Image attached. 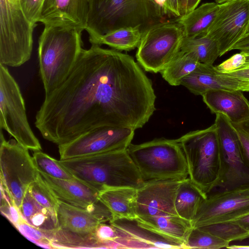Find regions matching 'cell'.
<instances>
[{
    "label": "cell",
    "instance_id": "1",
    "mask_svg": "<svg viewBox=\"0 0 249 249\" xmlns=\"http://www.w3.org/2000/svg\"><path fill=\"white\" fill-rule=\"evenodd\" d=\"M151 80L130 55L91 44L71 71L45 96L35 125L58 145L104 125L136 130L156 110Z\"/></svg>",
    "mask_w": 249,
    "mask_h": 249
},
{
    "label": "cell",
    "instance_id": "2",
    "mask_svg": "<svg viewBox=\"0 0 249 249\" xmlns=\"http://www.w3.org/2000/svg\"><path fill=\"white\" fill-rule=\"evenodd\" d=\"M58 161L76 179L98 191L112 187L138 188L145 182L127 149Z\"/></svg>",
    "mask_w": 249,
    "mask_h": 249
},
{
    "label": "cell",
    "instance_id": "3",
    "mask_svg": "<svg viewBox=\"0 0 249 249\" xmlns=\"http://www.w3.org/2000/svg\"><path fill=\"white\" fill-rule=\"evenodd\" d=\"M83 31L71 27L44 25L37 53L45 96L62 84L74 67L83 49Z\"/></svg>",
    "mask_w": 249,
    "mask_h": 249
},
{
    "label": "cell",
    "instance_id": "4",
    "mask_svg": "<svg viewBox=\"0 0 249 249\" xmlns=\"http://www.w3.org/2000/svg\"><path fill=\"white\" fill-rule=\"evenodd\" d=\"M177 140L185 156L189 178L208 196L218 186L222 174L220 143L214 124L189 132Z\"/></svg>",
    "mask_w": 249,
    "mask_h": 249
},
{
    "label": "cell",
    "instance_id": "5",
    "mask_svg": "<svg viewBox=\"0 0 249 249\" xmlns=\"http://www.w3.org/2000/svg\"><path fill=\"white\" fill-rule=\"evenodd\" d=\"M127 152L144 181L178 179L189 176L184 152L177 139H155L130 143Z\"/></svg>",
    "mask_w": 249,
    "mask_h": 249
},
{
    "label": "cell",
    "instance_id": "6",
    "mask_svg": "<svg viewBox=\"0 0 249 249\" xmlns=\"http://www.w3.org/2000/svg\"><path fill=\"white\" fill-rule=\"evenodd\" d=\"M157 22L143 0H91L86 31L91 43L122 27L140 26L143 31Z\"/></svg>",
    "mask_w": 249,
    "mask_h": 249
},
{
    "label": "cell",
    "instance_id": "7",
    "mask_svg": "<svg viewBox=\"0 0 249 249\" xmlns=\"http://www.w3.org/2000/svg\"><path fill=\"white\" fill-rule=\"evenodd\" d=\"M36 27L26 17L20 0H0V64L17 67L30 59Z\"/></svg>",
    "mask_w": 249,
    "mask_h": 249
},
{
    "label": "cell",
    "instance_id": "8",
    "mask_svg": "<svg viewBox=\"0 0 249 249\" xmlns=\"http://www.w3.org/2000/svg\"><path fill=\"white\" fill-rule=\"evenodd\" d=\"M0 126L29 150L41 145L29 124L20 88L7 66L0 64Z\"/></svg>",
    "mask_w": 249,
    "mask_h": 249
},
{
    "label": "cell",
    "instance_id": "9",
    "mask_svg": "<svg viewBox=\"0 0 249 249\" xmlns=\"http://www.w3.org/2000/svg\"><path fill=\"white\" fill-rule=\"evenodd\" d=\"M184 37L176 21L158 22L145 29L137 47L136 57L145 71L160 72L180 51Z\"/></svg>",
    "mask_w": 249,
    "mask_h": 249
},
{
    "label": "cell",
    "instance_id": "10",
    "mask_svg": "<svg viewBox=\"0 0 249 249\" xmlns=\"http://www.w3.org/2000/svg\"><path fill=\"white\" fill-rule=\"evenodd\" d=\"M28 150L15 139L6 141L0 129V184L18 208L30 186L39 175Z\"/></svg>",
    "mask_w": 249,
    "mask_h": 249
},
{
    "label": "cell",
    "instance_id": "11",
    "mask_svg": "<svg viewBox=\"0 0 249 249\" xmlns=\"http://www.w3.org/2000/svg\"><path fill=\"white\" fill-rule=\"evenodd\" d=\"M214 122L222 160V174L216 191L249 187V165L245 160L238 135L231 122L222 113Z\"/></svg>",
    "mask_w": 249,
    "mask_h": 249
},
{
    "label": "cell",
    "instance_id": "12",
    "mask_svg": "<svg viewBox=\"0 0 249 249\" xmlns=\"http://www.w3.org/2000/svg\"><path fill=\"white\" fill-rule=\"evenodd\" d=\"M135 130L104 125L94 128L67 143L58 145L60 160L127 149Z\"/></svg>",
    "mask_w": 249,
    "mask_h": 249
},
{
    "label": "cell",
    "instance_id": "13",
    "mask_svg": "<svg viewBox=\"0 0 249 249\" xmlns=\"http://www.w3.org/2000/svg\"><path fill=\"white\" fill-rule=\"evenodd\" d=\"M249 214V187L215 191L202 202L193 228L232 221Z\"/></svg>",
    "mask_w": 249,
    "mask_h": 249
},
{
    "label": "cell",
    "instance_id": "14",
    "mask_svg": "<svg viewBox=\"0 0 249 249\" xmlns=\"http://www.w3.org/2000/svg\"><path fill=\"white\" fill-rule=\"evenodd\" d=\"M249 25V0H231L220 4L207 33L217 43L219 56L232 50L246 35Z\"/></svg>",
    "mask_w": 249,
    "mask_h": 249
},
{
    "label": "cell",
    "instance_id": "15",
    "mask_svg": "<svg viewBox=\"0 0 249 249\" xmlns=\"http://www.w3.org/2000/svg\"><path fill=\"white\" fill-rule=\"evenodd\" d=\"M183 180L145 181L137 188L136 210L138 217L178 216L175 208V198Z\"/></svg>",
    "mask_w": 249,
    "mask_h": 249
},
{
    "label": "cell",
    "instance_id": "16",
    "mask_svg": "<svg viewBox=\"0 0 249 249\" xmlns=\"http://www.w3.org/2000/svg\"><path fill=\"white\" fill-rule=\"evenodd\" d=\"M118 232L117 249H184L183 242L140 225L137 220L111 219Z\"/></svg>",
    "mask_w": 249,
    "mask_h": 249
},
{
    "label": "cell",
    "instance_id": "17",
    "mask_svg": "<svg viewBox=\"0 0 249 249\" xmlns=\"http://www.w3.org/2000/svg\"><path fill=\"white\" fill-rule=\"evenodd\" d=\"M56 216L58 228L79 234L92 233L100 224L112 218L111 213L100 201L82 208L58 200Z\"/></svg>",
    "mask_w": 249,
    "mask_h": 249
},
{
    "label": "cell",
    "instance_id": "18",
    "mask_svg": "<svg viewBox=\"0 0 249 249\" xmlns=\"http://www.w3.org/2000/svg\"><path fill=\"white\" fill-rule=\"evenodd\" d=\"M90 4L91 0H44L38 22L86 30Z\"/></svg>",
    "mask_w": 249,
    "mask_h": 249
},
{
    "label": "cell",
    "instance_id": "19",
    "mask_svg": "<svg viewBox=\"0 0 249 249\" xmlns=\"http://www.w3.org/2000/svg\"><path fill=\"white\" fill-rule=\"evenodd\" d=\"M202 96L212 113L224 114L231 123H239L249 119V101L241 90L213 89Z\"/></svg>",
    "mask_w": 249,
    "mask_h": 249
},
{
    "label": "cell",
    "instance_id": "20",
    "mask_svg": "<svg viewBox=\"0 0 249 249\" xmlns=\"http://www.w3.org/2000/svg\"><path fill=\"white\" fill-rule=\"evenodd\" d=\"M39 173L60 201L82 208H88L99 201V191L77 179H58L41 172Z\"/></svg>",
    "mask_w": 249,
    "mask_h": 249
},
{
    "label": "cell",
    "instance_id": "21",
    "mask_svg": "<svg viewBox=\"0 0 249 249\" xmlns=\"http://www.w3.org/2000/svg\"><path fill=\"white\" fill-rule=\"evenodd\" d=\"M180 85L193 94L201 96L213 89L239 90L233 78L219 71L213 64L201 63L181 80Z\"/></svg>",
    "mask_w": 249,
    "mask_h": 249
},
{
    "label": "cell",
    "instance_id": "22",
    "mask_svg": "<svg viewBox=\"0 0 249 249\" xmlns=\"http://www.w3.org/2000/svg\"><path fill=\"white\" fill-rule=\"evenodd\" d=\"M137 188L131 187H106L100 190L98 200L112 215V219H135Z\"/></svg>",
    "mask_w": 249,
    "mask_h": 249
},
{
    "label": "cell",
    "instance_id": "23",
    "mask_svg": "<svg viewBox=\"0 0 249 249\" xmlns=\"http://www.w3.org/2000/svg\"><path fill=\"white\" fill-rule=\"evenodd\" d=\"M220 4L207 2L175 20L182 29L184 37H194L207 34L219 9Z\"/></svg>",
    "mask_w": 249,
    "mask_h": 249
},
{
    "label": "cell",
    "instance_id": "24",
    "mask_svg": "<svg viewBox=\"0 0 249 249\" xmlns=\"http://www.w3.org/2000/svg\"><path fill=\"white\" fill-rule=\"evenodd\" d=\"M136 219L140 225L184 244L193 228L191 222L178 216H147Z\"/></svg>",
    "mask_w": 249,
    "mask_h": 249
},
{
    "label": "cell",
    "instance_id": "25",
    "mask_svg": "<svg viewBox=\"0 0 249 249\" xmlns=\"http://www.w3.org/2000/svg\"><path fill=\"white\" fill-rule=\"evenodd\" d=\"M207 196L189 178L183 179L175 198V208L178 216L192 223L199 206Z\"/></svg>",
    "mask_w": 249,
    "mask_h": 249
},
{
    "label": "cell",
    "instance_id": "26",
    "mask_svg": "<svg viewBox=\"0 0 249 249\" xmlns=\"http://www.w3.org/2000/svg\"><path fill=\"white\" fill-rule=\"evenodd\" d=\"M19 209L24 219L36 228L53 231L59 228L56 215L40 205L29 190Z\"/></svg>",
    "mask_w": 249,
    "mask_h": 249
},
{
    "label": "cell",
    "instance_id": "27",
    "mask_svg": "<svg viewBox=\"0 0 249 249\" xmlns=\"http://www.w3.org/2000/svg\"><path fill=\"white\" fill-rule=\"evenodd\" d=\"M142 32L140 26L122 27L99 37L90 43L106 45L117 51H129L138 47Z\"/></svg>",
    "mask_w": 249,
    "mask_h": 249
},
{
    "label": "cell",
    "instance_id": "28",
    "mask_svg": "<svg viewBox=\"0 0 249 249\" xmlns=\"http://www.w3.org/2000/svg\"><path fill=\"white\" fill-rule=\"evenodd\" d=\"M180 50L192 54L199 62L213 64L219 56L216 41L207 34L194 37H184Z\"/></svg>",
    "mask_w": 249,
    "mask_h": 249
},
{
    "label": "cell",
    "instance_id": "29",
    "mask_svg": "<svg viewBox=\"0 0 249 249\" xmlns=\"http://www.w3.org/2000/svg\"><path fill=\"white\" fill-rule=\"evenodd\" d=\"M199 63L192 54L180 50L160 73L168 84L177 86L180 85L181 80L193 72Z\"/></svg>",
    "mask_w": 249,
    "mask_h": 249
},
{
    "label": "cell",
    "instance_id": "30",
    "mask_svg": "<svg viewBox=\"0 0 249 249\" xmlns=\"http://www.w3.org/2000/svg\"><path fill=\"white\" fill-rule=\"evenodd\" d=\"M230 242L198 228H193L184 243V249L228 248Z\"/></svg>",
    "mask_w": 249,
    "mask_h": 249
},
{
    "label": "cell",
    "instance_id": "31",
    "mask_svg": "<svg viewBox=\"0 0 249 249\" xmlns=\"http://www.w3.org/2000/svg\"><path fill=\"white\" fill-rule=\"evenodd\" d=\"M197 228L230 243L249 238V231L234 221L215 223Z\"/></svg>",
    "mask_w": 249,
    "mask_h": 249
},
{
    "label": "cell",
    "instance_id": "32",
    "mask_svg": "<svg viewBox=\"0 0 249 249\" xmlns=\"http://www.w3.org/2000/svg\"><path fill=\"white\" fill-rule=\"evenodd\" d=\"M33 159L39 172L58 179H76L60 164L58 160L41 151H34Z\"/></svg>",
    "mask_w": 249,
    "mask_h": 249
},
{
    "label": "cell",
    "instance_id": "33",
    "mask_svg": "<svg viewBox=\"0 0 249 249\" xmlns=\"http://www.w3.org/2000/svg\"><path fill=\"white\" fill-rule=\"evenodd\" d=\"M28 190L40 205L56 215L58 199L45 183L40 174L37 179L31 185Z\"/></svg>",
    "mask_w": 249,
    "mask_h": 249
},
{
    "label": "cell",
    "instance_id": "34",
    "mask_svg": "<svg viewBox=\"0 0 249 249\" xmlns=\"http://www.w3.org/2000/svg\"><path fill=\"white\" fill-rule=\"evenodd\" d=\"M17 230L25 237L37 246L44 248L53 249L50 240V231L36 228L23 219Z\"/></svg>",
    "mask_w": 249,
    "mask_h": 249
},
{
    "label": "cell",
    "instance_id": "35",
    "mask_svg": "<svg viewBox=\"0 0 249 249\" xmlns=\"http://www.w3.org/2000/svg\"><path fill=\"white\" fill-rule=\"evenodd\" d=\"M0 211L1 213L15 228H17L19 224L24 219L19 208L1 184H0Z\"/></svg>",
    "mask_w": 249,
    "mask_h": 249
},
{
    "label": "cell",
    "instance_id": "36",
    "mask_svg": "<svg viewBox=\"0 0 249 249\" xmlns=\"http://www.w3.org/2000/svg\"><path fill=\"white\" fill-rule=\"evenodd\" d=\"M101 248L117 249L116 241L119 238L116 228L110 224L104 222L100 224L94 232Z\"/></svg>",
    "mask_w": 249,
    "mask_h": 249
},
{
    "label": "cell",
    "instance_id": "37",
    "mask_svg": "<svg viewBox=\"0 0 249 249\" xmlns=\"http://www.w3.org/2000/svg\"><path fill=\"white\" fill-rule=\"evenodd\" d=\"M241 52L244 56L241 66L235 71L225 74L237 82L239 90L249 92V50Z\"/></svg>",
    "mask_w": 249,
    "mask_h": 249
},
{
    "label": "cell",
    "instance_id": "38",
    "mask_svg": "<svg viewBox=\"0 0 249 249\" xmlns=\"http://www.w3.org/2000/svg\"><path fill=\"white\" fill-rule=\"evenodd\" d=\"M231 124L238 135L244 158L249 165V119Z\"/></svg>",
    "mask_w": 249,
    "mask_h": 249
},
{
    "label": "cell",
    "instance_id": "39",
    "mask_svg": "<svg viewBox=\"0 0 249 249\" xmlns=\"http://www.w3.org/2000/svg\"><path fill=\"white\" fill-rule=\"evenodd\" d=\"M44 0H20L23 11L28 20L34 26L37 25L40 12Z\"/></svg>",
    "mask_w": 249,
    "mask_h": 249
},
{
    "label": "cell",
    "instance_id": "40",
    "mask_svg": "<svg viewBox=\"0 0 249 249\" xmlns=\"http://www.w3.org/2000/svg\"><path fill=\"white\" fill-rule=\"evenodd\" d=\"M244 61V56L240 51L216 66V69L224 73H230L240 67Z\"/></svg>",
    "mask_w": 249,
    "mask_h": 249
},
{
    "label": "cell",
    "instance_id": "41",
    "mask_svg": "<svg viewBox=\"0 0 249 249\" xmlns=\"http://www.w3.org/2000/svg\"><path fill=\"white\" fill-rule=\"evenodd\" d=\"M148 6L153 17L158 21L165 15L164 9L160 0H143Z\"/></svg>",
    "mask_w": 249,
    "mask_h": 249
},
{
    "label": "cell",
    "instance_id": "42",
    "mask_svg": "<svg viewBox=\"0 0 249 249\" xmlns=\"http://www.w3.org/2000/svg\"><path fill=\"white\" fill-rule=\"evenodd\" d=\"M166 15L178 18L181 16L179 0H161Z\"/></svg>",
    "mask_w": 249,
    "mask_h": 249
},
{
    "label": "cell",
    "instance_id": "43",
    "mask_svg": "<svg viewBox=\"0 0 249 249\" xmlns=\"http://www.w3.org/2000/svg\"><path fill=\"white\" fill-rule=\"evenodd\" d=\"M233 50L240 51L249 50V33L246 34L233 46L232 48Z\"/></svg>",
    "mask_w": 249,
    "mask_h": 249
},
{
    "label": "cell",
    "instance_id": "44",
    "mask_svg": "<svg viewBox=\"0 0 249 249\" xmlns=\"http://www.w3.org/2000/svg\"><path fill=\"white\" fill-rule=\"evenodd\" d=\"M232 221H234L249 231V214Z\"/></svg>",
    "mask_w": 249,
    "mask_h": 249
},
{
    "label": "cell",
    "instance_id": "45",
    "mask_svg": "<svg viewBox=\"0 0 249 249\" xmlns=\"http://www.w3.org/2000/svg\"><path fill=\"white\" fill-rule=\"evenodd\" d=\"M200 1L201 0H187L186 14L197 7Z\"/></svg>",
    "mask_w": 249,
    "mask_h": 249
},
{
    "label": "cell",
    "instance_id": "46",
    "mask_svg": "<svg viewBox=\"0 0 249 249\" xmlns=\"http://www.w3.org/2000/svg\"><path fill=\"white\" fill-rule=\"evenodd\" d=\"M179 1L180 7L181 16L186 14L187 0H179Z\"/></svg>",
    "mask_w": 249,
    "mask_h": 249
},
{
    "label": "cell",
    "instance_id": "47",
    "mask_svg": "<svg viewBox=\"0 0 249 249\" xmlns=\"http://www.w3.org/2000/svg\"><path fill=\"white\" fill-rule=\"evenodd\" d=\"M228 248L230 249H249V246L232 245L229 246Z\"/></svg>",
    "mask_w": 249,
    "mask_h": 249
},
{
    "label": "cell",
    "instance_id": "48",
    "mask_svg": "<svg viewBox=\"0 0 249 249\" xmlns=\"http://www.w3.org/2000/svg\"><path fill=\"white\" fill-rule=\"evenodd\" d=\"M231 0H215V2L218 4H222Z\"/></svg>",
    "mask_w": 249,
    "mask_h": 249
},
{
    "label": "cell",
    "instance_id": "49",
    "mask_svg": "<svg viewBox=\"0 0 249 249\" xmlns=\"http://www.w3.org/2000/svg\"><path fill=\"white\" fill-rule=\"evenodd\" d=\"M248 33H249V27L248 28V29H247V32H246V34H248Z\"/></svg>",
    "mask_w": 249,
    "mask_h": 249
},
{
    "label": "cell",
    "instance_id": "50",
    "mask_svg": "<svg viewBox=\"0 0 249 249\" xmlns=\"http://www.w3.org/2000/svg\"></svg>",
    "mask_w": 249,
    "mask_h": 249
}]
</instances>
